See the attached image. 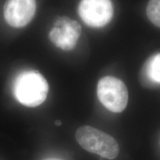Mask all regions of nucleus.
Listing matches in <instances>:
<instances>
[{
    "mask_svg": "<svg viewBox=\"0 0 160 160\" xmlns=\"http://www.w3.org/2000/svg\"><path fill=\"white\" fill-rule=\"evenodd\" d=\"M142 81L148 85H160V53L151 56L142 70Z\"/></svg>",
    "mask_w": 160,
    "mask_h": 160,
    "instance_id": "0eeeda50",
    "label": "nucleus"
},
{
    "mask_svg": "<svg viewBox=\"0 0 160 160\" xmlns=\"http://www.w3.org/2000/svg\"><path fill=\"white\" fill-rule=\"evenodd\" d=\"M76 139L82 148L102 157L113 159L119 154V145L114 138L91 126L79 127Z\"/></svg>",
    "mask_w": 160,
    "mask_h": 160,
    "instance_id": "f03ea898",
    "label": "nucleus"
},
{
    "mask_svg": "<svg viewBox=\"0 0 160 160\" xmlns=\"http://www.w3.org/2000/svg\"><path fill=\"white\" fill-rule=\"evenodd\" d=\"M36 9V0H7L4 5V17L11 27L20 28L31 22Z\"/></svg>",
    "mask_w": 160,
    "mask_h": 160,
    "instance_id": "423d86ee",
    "label": "nucleus"
},
{
    "mask_svg": "<svg viewBox=\"0 0 160 160\" xmlns=\"http://www.w3.org/2000/svg\"><path fill=\"white\" fill-rule=\"evenodd\" d=\"M55 125L59 126V125H62V122L61 121H59V120H57V121L55 122Z\"/></svg>",
    "mask_w": 160,
    "mask_h": 160,
    "instance_id": "1a4fd4ad",
    "label": "nucleus"
},
{
    "mask_svg": "<svg viewBox=\"0 0 160 160\" xmlns=\"http://www.w3.org/2000/svg\"><path fill=\"white\" fill-rule=\"evenodd\" d=\"M47 80L39 72L28 70L20 72L12 84V91L16 99L29 108L42 104L48 93Z\"/></svg>",
    "mask_w": 160,
    "mask_h": 160,
    "instance_id": "f257e3e1",
    "label": "nucleus"
},
{
    "mask_svg": "<svg viewBox=\"0 0 160 160\" xmlns=\"http://www.w3.org/2000/svg\"><path fill=\"white\" fill-rule=\"evenodd\" d=\"M82 33L80 24L69 17H59L48 33L50 41L57 48L65 51L75 48Z\"/></svg>",
    "mask_w": 160,
    "mask_h": 160,
    "instance_id": "20e7f679",
    "label": "nucleus"
},
{
    "mask_svg": "<svg viewBox=\"0 0 160 160\" xmlns=\"http://www.w3.org/2000/svg\"><path fill=\"white\" fill-rule=\"evenodd\" d=\"M146 12L150 21L160 28V0H150Z\"/></svg>",
    "mask_w": 160,
    "mask_h": 160,
    "instance_id": "6e6552de",
    "label": "nucleus"
},
{
    "mask_svg": "<svg viewBox=\"0 0 160 160\" xmlns=\"http://www.w3.org/2000/svg\"><path fill=\"white\" fill-rule=\"evenodd\" d=\"M78 13L88 26L99 28L111 22L113 16V5L111 0H81Z\"/></svg>",
    "mask_w": 160,
    "mask_h": 160,
    "instance_id": "39448f33",
    "label": "nucleus"
},
{
    "mask_svg": "<svg viewBox=\"0 0 160 160\" xmlns=\"http://www.w3.org/2000/svg\"><path fill=\"white\" fill-rule=\"evenodd\" d=\"M47 160H59V159H47Z\"/></svg>",
    "mask_w": 160,
    "mask_h": 160,
    "instance_id": "9d476101",
    "label": "nucleus"
},
{
    "mask_svg": "<svg viewBox=\"0 0 160 160\" xmlns=\"http://www.w3.org/2000/svg\"><path fill=\"white\" fill-rule=\"evenodd\" d=\"M97 96L100 102L108 111L121 113L128 102V91L122 80L113 77H105L97 85Z\"/></svg>",
    "mask_w": 160,
    "mask_h": 160,
    "instance_id": "7ed1b4c3",
    "label": "nucleus"
}]
</instances>
